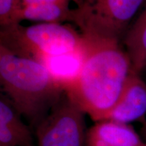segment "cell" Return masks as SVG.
Wrapping results in <instances>:
<instances>
[{
  "instance_id": "cell-1",
  "label": "cell",
  "mask_w": 146,
  "mask_h": 146,
  "mask_svg": "<svg viewBox=\"0 0 146 146\" xmlns=\"http://www.w3.org/2000/svg\"><path fill=\"white\" fill-rule=\"evenodd\" d=\"M87 40L88 50L81 72L64 90L85 114L100 122L107 120L119 100L132 66L120 42Z\"/></svg>"
},
{
  "instance_id": "cell-2",
  "label": "cell",
  "mask_w": 146,
  "mask_h": 146,
  "mask_svg": "<svg viewBox=\"0 0 146 146\" xmlns=\"http://www.w3.org/2000/svg\"><path fill=\"white\" fill-rule=\"evenodd\" d=\"M0 83L16 110L36 127L65 94L47 68L0 45Z\"/></svg>"
},
{
  "instance_id": "cell-3",
  "label": "cell",
  "mask_w": 146,
  "mask_h": 146,
  "mask_svg": "<svg viewBox=\"0 0 146 146\" xmlns=\"http://www.w3.org/2000/svg\"><path fill=\"white\" fill-rule=\"evenodd\" d=\"M86 43V38L81 33L62 23H39L28 27L12 24L0 31V45L16 56L35 60L74 52Z\"/></svg>"
},
{
  "instance_id": "cell-4",
  "label": "cell",
  "mask_w": 146,
  "mask_h": 146,
  "mask_svg": "<svg viewBox=\"0 0 146 146\" xmlns=\"http://www.w3.org/2000/svg\"><path fill=\"white\" fill-rule=\"evenodd\" d=\"M146 0H83L74 9L72 23L87 39L120 42Z\"/></svg>"
},
{
  "instance_id": "cell-5",
  "label": "cell",
  "mask_w": 146,
  "mask_h": 146,
  "mask_svg": "<svg viewBox=\"0 0 146 146\" xmlns=\"http://www.w3.org/2000/svg\"><path fill=\"white\" fill-rule=\"evenodd\" d=\"M84 113L64 94L36 127L39 146H85Z\"/></svg>"
},
{
  "instance_id": "cell-6",
  "label": "cell",
  "mask_w": 146,
  "mask_h": 146,
  "mask_svg": "<svg viewBox=\"0 0 146 146\" xmlns=\"http://www.w3.org/2000/svg\"><path fill=\"white\" fill-rule=\"evenodd\" d=\"M141 75L132 72L119 100L106 120L127 124L141 119L146 114V82Z\"/></svg>"
},
{
  "instance_id": "cell-7",
  "label": "cell",
  "mask_w": 146,
  "mask_h": 146,
  "mask_svg": "<svg viewBox=\"0 0 146 146\" xmlns=\"http://www.w3.org/2000/svg\"><path fill=\"white\" fill-rule=\"evenodd\" d=\"M85 146H146V142L127 124L108 120L87 131Z\"/></svg>"
},
{
  "instance_id": "cell-8",
  "label": "cell",
  "mask_w": 146,
  "mask_h": 146,
  "mask_svg": "<svg viewBox=\"0 0 146 146\" xmlns=\"http://www.w3.org/2000/svg\"><path fill=\"white\" fill-rule=\"evenodd\" d=\"M7 97L0 100V146H33L31 133Z\"/></svg>"
},
{
  "instance_id": "cell-9",
  "label": "cell",
  "mask_w": 146,
  "mask_h": 146,
  "mask_svg": "<svg viewBox=\"0 0 146 146\" xmlns=\"http://www.w3.org/2000/svg\"><path fill=\"white\" fill-rule=\"evenodd\" d=\"M88 42L83 48L66 54L41 57L36 61L41 63L55 80L64 89L79 75L86 58Z\"/></svg>"
},
{
  "instance_id": "cell-10",
  "label": "cell",
  "mask_w": 146,
  "mask_h": 146,
  "mask_svg": "<svg viewBox=\"0 0 146 146\" xmlns=\"http://www.w3.org/2000/svg\"><path fill=\"white\" fill-rule=\"evenodd\" d=\"M69 1L39 3L23 6L18 11L14 24L29 21L40 23H62L73 21L74 9L69 8Z\"/></svg>"
},
{
  "instance_id": "cell-11",
  "label": "cell",
  "mask_w": 146,
  "mask_h": 146,
  "mask_svg": "<svg viewBox=\"0 0 146 146\" xmlns=\"http://www.w3.org/2000/svg\"><path fill=\"white\" fill-rule=\"evenodd\" d=\"M123 43L133 72L141 75L146 70V3L141 13L125 34Z\"/></svg>"
},
{
  "instance_id": "cell-12",
  "label": "cell",
  "mask_w": 146,
  "mask_h": 146,
  "mask_svg": "<svg viewBox=\"0 0 146 146\" xmlns=\"http://www.w3.org/2000/svg\"><path fill=\"white\" fill-rule=\"evenodd\" d=\"M21 8V0H0L1 27L14 24L16 14Z\"/></svg>"
},
{
  "instance_id": "cell-13",
  "label": "cell",
  "mask_w": 146,
  "mask_h": 146,
  "mask_svg": "<svg viewBox=\"0 0 146 146\" xmlns=\"http://www.w3.org/2000/svg\"><path fill=\"white\" fill-rule=\"evenodd\" d=\"M22 7L25 5L32 4H39V3H56L61 1H70V0H21Z\"/></svg>"
},
{
  "instance_id": "cell-14",
  "label": "cell",
  "mask_w": 146,
  "mask_h": 146,
  "mask_svg": "<svg viewBox=\"0 0 146 146\" xmlns=\"http://www.w3.org/2000/svg\"><path fill=\"white\" fill-rule=\"evenodd\" d=\"M141 134L142 139L146 142V120L144 121L143 126L141 129Z\"/></svg>"
},
{
  "instance_id": "cell-15",
  "label": "cell",
  "mask_w": 146,
  "mask_h": 146,
  "mask_svg": "<svg viewBox=\"0 0 146 146\" xmlns=\"http://www.w3.org/2000/svg\"><path fill=\"white\" fill-rule=\"evenodd\" d=\"M145 72V77H146V70H145V72ZM144 72H143V73H144Z\"/></svg>"
}]
</instances>
